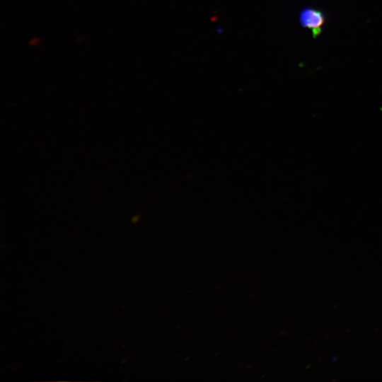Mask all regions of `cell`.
Wrapping results in <instances>:
<instances>
[{"label": "cell", "mask_w": 382, "mask_h": 382, "mask_svg": "<svg viewBox=\"0 0 382 382\" xmlns=\"http://www.w3.org/2000/svg\"><path fill=\"white\" fill-rule=\"evenodd\" d=\"M299 22L302 27L311 31L313 37H316L323 31L325 16L323 11L318 8L306 7L300 13Z\"/></svg>", "instance_id": "cell-1"}]
</instances>
